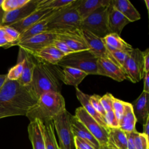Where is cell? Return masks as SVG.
Returning <instances> with one entry per match:
<instances>
[{"label":"cell","instance_id":"obj_1","mask_svg":"<svg viewBox=\"0 0 149 149\" xmlns=\"http://www.w3.org/2000/svg\"><path fill=\"white\" fill-rule=\"evenodd\" d=\"M37 101L27 86L21 85L17 80L6 79L0 89V119L26 116Z\"/></svg>","mask_w":149,"mask_h":149},{"label":"cell","instance_id":"obj_2","mask_svg":"<svg viewBox=\"0 0 149 149\" xmlns=\"http://www.w3.org/2000/svg\"><path fill=\"white\" fill-rule=\"evenodd\" d=\"M34 61L35 66L31 80L27 86L33 95L38 99L41 94L46 92L61 93V84L55 65L48 63L36 57Z\"/></svg>","mask_w":149,"mask_h":149},{"label":"cell","instance_id":"obj_3","mask_svg":"<svg viewBox=\"0 0 149 149\" xmlns=\"http://www.w3.org/2000/svg\"><path fill=\"white\" fill-rule=\"evenodd\" d=\"M66 109L65 101L61 93L48 91L41 94L36 103L27 113L30 121L38 119L42 123L53 120L59 113Z\"/></svg>","mask_w":149,"mask_h":149},{"label":"cell","instance_id":"obj_4","mask_svg":"<svg viewBox=\"0 0 149 149\" xmlns=\"http://www.w3.org/2000/svg\"><path fill=\"white\" fill-rule=\"evenodd\" d=\"M80 0H75L69 5L58 9L52 16L47 31L57 32L79 29L81 18L77 11Z\"/></svg>","mask_w":149,"mask_h":149},{"label":"cell","instance_id":"obj_5","mask_svg":"<svg viewBox=\"0 0 149 149\" xmlns=\"http://www.w3.org/2000/svg\"><path fill=\"white\" fill-rule=\"evenodd\" d=\"M98 59L89 50L74 52L64 56L56 65L76 68L88 75L97 74Z\"/></svg>","mask_w":149,"mask_h":149},{"label":"cell","instance_id":"obj_6","mask_svg":"<svg viewBox=\"0 0 149 149\" xmlns=\"http://www.w3.org/2000/svg\"><path fill=\"white\" fill-rule=\"evenodd\" d=\"M70 114L66 109L59 113L53 119L54 128L56 130L60 149H76L74 136L71 127Z\"/></svg>","mask_w":149,"mask_h":149},{"label":"cell","instance_id":"obj_7","mask_svg":"<svg viewBox=\"0 0 149 149\" xmlns=\"http://www.w3.org/2000/svg\"><path fill=\"white\" fill-rule=\"evenodd\" d=\"M108 6L101 7L81 20L80 30L88 31L100 38L109 34L107 24Z\"/></svg>","mask_w":149,"mask_h":149},{"label":"cell","instance_id":"obj_8","mask_svg":"<svg viewBox=\"0 0 149 149\" xmlns=\"http://www.w3.org/2000/svg\"><path fill=\"white\" fill-rule=\"evenodd\" d=\"M127 79L133 83L140 81L144 76L143 51L139 48H133L130 56L123 66Z\"/></svg>","mask_w":149,"mask_h":149},{"label":"cell","instance_id":"obj_9","mask_svg":"<svg viewBox=\"0 0 149 149\" xmlns=\"http://www.w3.org/2000/svg\"><path fill=\"white\" fill-rule=\"evenodd\" d=\"M74 116L96 139L100 146L107 144L109 130L100 125L82 107L76 108Z\"/></svg>","mask_w":149,"mask_h":149},{"label":"cell","instance_id":"obj_10","mask_svg":"<svg viewBox=\"0 0 149 149\" xmlns=\"http://www.w3.org/2000/svg\"><path fill=\"white\" fill-rule=\"evenodd\" d=\"M81 33L88 46L89 51L93 55H94L98 58L108 59L119 66L105 45L101 38L97 37L87 30H81Z\"/></svg>","mask_w":149,"mask_h":149},{"label":"cell","instance_id":"obj_11","mask_svg":"<svg viewBox=\"0 0 149 149\" xmlns=\"http://www.w3.org/2000/svg\"><path fill=\"white\" fill-rule=\"evenodd\" d=\"M52 33L56 38L64 42L74 52L89 50L80 29Z\"/></svg>","mask_w":149,"mask_h":149},{"label":"cell","instance_id":"obj_12","mask_svg":"<svg viewBox=\"0 0 149 149\" xmlns=\"http://www.w3.org/2000/svg\"><path fill=\"white\" fill-rule=\"evenodd\" d=\"M55 38V35L54 33L45 31L25 40L17 45L20 48L32 54L36 51L52 44Z\"/></svg>","mask_w":149,"mask_h":149},{"label":"cell","instance_id":"obj_13","mask_svg":"<svg viewBox=\"0 0 149 149\" xmlns=\"http://www.w3.org/2000/svg\"><path fill=\"white\" fill-rule=\"evenodd\" d=\"M97 74L107 76L119 82L127 79L123 69L112 61L106 58L98 59Z\"/></svg>","mask_w":149,"mask_h":149},{"label":"cell","instance_id":"obj_14","mask_svg":"<svg viewBox=\"0 0 149 149\" xmlns=\"http://www.w3.org/2000/svg\"><path fill=\"white\" fill-rule=\"evenodd\" d=\"M40 1L30 0L28 3L23 6L14 10L5 12L2 26H10L28 16L37 9Z\"/></svg>","mask_w":149,"mask_h":149},{"label":"cell","instance_id":"obj_15","mask_svg":"<svg viewBox=\"0 0 149 149\" xmlns=\"http://www.w3.org/2000/svg\"><path fill=\"white\" fill-rule=\"evenodd\" d=\"M56 69L59 77L66 85L77 87L84 79L88 75L85 72L72 67L59 66L62 69L56 68Z\"/></svg>","mask_w":149,"mask_h":149},{"label":"cell","instance_id":"obj_16","mask_svg":"<svg viewBox=\"0 0 149 149\" xmlns=\"http://www.w3.org/2000/svg\"><path fill=\"white\" fill-rule=\"evenodd\" d=\"M129 23L130 22L110 3L108 6L107 16L108 28L109 33H115L119 36L124 27Z\"/></svg>","mask_w":149,"mask_h":149},{"label":"cell","instance_id":"obj_17","mask_svg":"<svg viewBox=\"0 0 149 149\" xmlns=\"http://www.w3.org/2000/svg\"><path fill=\"white\" fill-rule=\"evenodd\" d=\"M55 10L56 9L52 10L37 9L34 12L29 15L28 16L8 26L13 28L20 34L29 28L30 26Z\"/></svg>","mask_w":149,"mask_h":149},{"label":"cell","instance_id":"obj_18","mask_svg":"<svg viewBox=\"0 0 149 149\" xmlns=\"http://www.w3.org/2000/svg\"><path fill=\"white\" fill-rule=\"evenodd\" d=\"M71 127L74 137L83 140L95 149H99L100 144L98 141L74 115L71 118Z\"/></svg>","mask_w":149,"mask_h":149},{"label":"cell","instance_id":"obj_19","mask_svg":"<svg viewBox=\"0 0 149 149\" xmlns=\"http://www.w3.org/2000/svg\"><path fill=\"white\" fill-rule=\"evenodd\" d=\"M149 93L143 91L132 104L137 122L143 125L149 116Z\"/></svg>","mask_w":149,"mask_h":149},{"label":"cell","instance_id":"obj_20","mask_svg":"<svg viewBox=\"0 0 149 149\" xmlns=\"http://www.w3.org/2000/svg\"><path fill=\"white\" fill-rule=\"evenodd\" d=\"M23 59V69L22 75L17 81L22 86H27L30 84L35 66L34 57L26 51L19 48V54Z\"/></svg>","mask_w":149,"mask_h":149},{"label":"cell","instance_id":"obj_21","mask_svg":"<svg viewBox=\"0 0 149 149\" xmlns=\"http://www.w3.org/2000/svg\"><path fill=\"white\" fill-rule=\"evenodd\" d=\"M31 55L52 65H56L65 56L52 44L47 45Z\"/></svg>","mask_w":149,"mask_h":149},{"label":"cell","instance_id":"obj_22","mask_svg":"<svg viewBox=\"0 0 149 149\" xmlns=\"http://www.w3.org/2000/svg\"><path fill=\"white\" fill-rule=\"evenodd\" d=\"M58 9L53 11L31 26H30L29 28L24 30L23 32L20 34L18 40H17L16 42V45H17L19 43L24 41L26 39H28L31 37H33L36 35H37L38 34L44 33L45 31H47V24L51 19L52 16L54 15V13Z\"/></svg>","mask_w":149,"mask_h":149},{"label":"cell","instance_id":"obj_23","mask_svg":"<svg viewBox=\"0 0 149 149\" xmlns=\"http://www.w3.org/2000/svg\"><path fill=\"white\" fill-rule=\"evenodd\" d=\"M27 132L33 149H46L40 121L38 119L30 122L27 127Z\"/></svg>","mask_w":149,"mask_h":149},{"label":"cell","instance_id":"obj_24","mask_svg":"<svg viewBox=\"0 0 149 149\" xmlns=\"http://www.w3.org/2000/svg\"><path fill=\"white\" fill-rule=\"evenodd\" d=\"M111 0H80L77 11L81 20L101 7L108 6Z\"/></svg>","mask_w":149,"mask_h":149},{"label":"cell","instance_id":"obj_25","mask_svg":"<svg viewBox=\"0 0 149 149\" xmlns=\"http://www.w3.org/2000/svg\"><path fill=\"white\" fill-rule=\"evenodd\" d=\"M111 3L130 22L141 19L140 14L129 0H111Z\"/></svg>","mask_w":149,"mask_h":149},{"label":"cell","instance_id":"obj_26","mask_svg":"<svg viewBox=\"0 0 149 149\" xmlns=\"http://www.w3.org/2000/svg\"><path fill=\"white\" fill-rule=\"evenodd\" d=\"M76 95L77 100L79 101L82 105V107L86 110V111L92 118H93L100 125H101L105 129L109 130V129L107 127L104 122V118L95 110V109L91 104L89 101V98L90 95L84 93L78 87H76Z\"/></svg>","mask_w":149,"mask_h":149},{"label":"cell","instance_id":"obj_27","mask_svg":"<svg viewBox=\"0 0 149 149\" xmlns=\"http://www.w3.org/2000/svg\"><path fill=\"white\" fill-rule=\"evenodd\" d=\"M137 120L133 113L132 105L130 103L125 102L123 115L119 121V128L126 133H129L136 130Z\"/></svg>","mask_w":149,"mask_h":149},{"label":"cell","instance_id":"obj_28","mask_svg":"<svg viewBox=\"0 0 149 149\" xmlns=\"http://www.w3.org/2000/svg\"><path fill=\"white\" fill-rule=\"evenodd\" d=\"M102 40L109 52L113 51H132L133 49L132 45L115 33H109L102 38Z\"/></svg>","mask_w":149,"mask_h":149},{"label":"cell","instance_id":"obj_29","mask_svg":"<svg viewBox=\"0 0 149 149\" xmlns=\"http://www.w3.org/2000/svg\"><path fill=\"white\" fill-rule=\"evenodd\" d=\"M107 144L115 149H127L126 133L119 128L109 129Z\"/></svg>","mask_w":149,"mask_h":149},{"label":"cell","instance_id":"obj_30","mask_svg":"<svg viewBox=\"0 0 149 149\" xmlns=\"http://www.w3.org/2000/svg\"><path fill=\"white\" fill-rule=\"evenodd\" d=\"M40 125L46 149H60L55 137L53 120L45 123L40 121Z\"/></svg>","mask_w":149,"mask_h":149},{"label":"cell","instance_id":"obj_31","mask_svg":"<svg viewBox=\"0 0 149 149\" xmlns=\"http://www.w3.org/2000/svg\"><path fill=\"white\" fill-rule=\"evenodd\" d=\"M75 0H40L38 9H59L72 3Z\"/></svg>","mask_w":149,"mask_h":149},{"label":"cell","instance_id":"obj_32","mask_svg":"<svg viewBox=\"0 0 149 149\" xmlns=\"http://www.w3.org/2000/svg\"><path fill=\"white\" fill-rule=\"evenodd\" d=\"M23 69V59L22 55L19 54L18 62L16 65L10 69L6 74L7 79L10 80H18L20 77Z\"/></svg>","mask_w":149,"mask_h":149},{"label":"cell","instance_id":"obj_33","mask_svg":"<svg viewBox=\"0 0 149 149\" xmlns=\"http://www.w3.org/2000/svg\"><path fill=\"white\" fill-rule=\"evenodd\" d=\"M30 0H3L1 8L5 12L18 9L29 2Z\"/></svg>","mask_w":149,"mask_h":149},{"label":"cell","instance_id":"obj_34","mask_svg":"<svg viewBox=\"0 0 149 149\" xmlns=\"http://www.w3.org/2000/svg\"><path fill=\"white\" fill-rule=\"evenodd\" d=\"M135 149H149L148 137L143 133L136 132L134 136Z\"/></svg>","mask_w":149,"mask_h":149},{"label":"cell","instance_id":"obj_35","mask_svg":"<svg viewBox=\"0 0 149 149\" xmlns=\"http://www.w3.org/2000/svg\"><path fill=\"white\" fill-rule=\"evenodd\" d=\"M132 51H111L110 52L116 61L118 62V63L119 65V66L123 69V66L126 61L130 56Z\"/></svg>","mask_w":149,"mask_h":149},{"label":"cell","instance_id":"obj_36","mask_svg":"<svg viewBox=\"0 0 149 149\" xmlns=\"http://www.w3.org/2000/svg\"><path fill=\"white\" fill-rule=\"evenodd\" d=\"M104 119L109 129L119 128V120L116 117L113 110L106 112L104 116Z\"/></svg>","mask_w":149,"mask_h":149},{"label":"cell","instance_id":"obj_37","mask_svg":"<svg viewBox=\"0 0 149 149\" xmlns=\"http://www.w3.org/2000/svg\"><path fill=\"white\" fill-rule=\"evenodd\" d=\"M125 101L117 99L115 97H114L113 99L112 110L119 121L123 115L125 108Z\"/></svg>","mask_w":149,"mask_h":149},{"label":"cell","instance_id":"obj_38","mask_svg":"<svg viewBox=\"0 0 149 149\" xmlns=\"http://www.w3.org/2000/svg\"><path fill=\"white\" fill-rule=\"evenodd\" d=\"M100 98L101 96L97 94H94L90 96L89 101L95 110L104 118L105 114V111L101 104Z\"/></svg>","mask_w":149,"mask_h":149},{"label":"cell","instance_id":"obj_39","mask_svg":"<svg viewBox=\"0 0 149 149\" xmlns=\"http://www.w3.org/2000/svg\"><path fill=\"white\" fill-rule=\"evenodd\" d=\"M113 98L114 97L109 93H107L102 97H101L100 102L105 112L112 110V103Z\"/></svg>","mask_w":149,"mask_h":149},{"label":"cell","instance_id":"obj_40","mask_svg":"<svg viewBox=\"0 0 149 149\" xmlns=\"http://www.w3.org/2000/svg\"><path fill=\"white\" fill-rule=\"evenodd\" d=\"M52 45L55 47L57 49H58L60 52H61L63 54H64L65 56L74 52L68 47V46L64 42L56 38L53 41Z\"/></svg>","mask_w":149,"mask_h":149},{"label":"cell","instance_id":"obj_41","mask_svg":"<svg viewBox=\"0 0 149 149\" xmlns=\"http://www.w3.org/2000/svg\"><path fill=\"white\" fill-rule=\"evenodd\" d=\"M14 45V42L0 26V47L9 48Z\"/></svg>","mask_w":149,"mask_h":149},{"label":"cell","instance_id":"obj_42","mask_svg":"<svg viewBox=\"0 0 149 149\" xmlns=\"http://www.w3.org/2000/svg\"><path fill=\"white\" fill-rule=\"evenodd\" d=\"M2 28L4 30L7 35L12 39V40L14 42V45H16V42L18 40L20 33L14 29L13 28L8 26H2Z\"/></svg>","mask_w":149,"mask_h":149},{"label":"cell","instance_id":"obj_43","mask_svg":"<svg viewBox=\"0 0 149 149\" xmlns=\"http://www.w3.org/2000/svg\"><path fill=\"white\" fill-rule=\"evenodd\" d=\"M74 144L76 148L78 149H95L90 144L85 142L83 140L75 137H74Z\"/></svg>","mask_w":149,"mask_h":149},{"label":"cell","instance_id":"obj_44","mask_svg":"<svg viewBox=\"0 0 149 149\" xmlns=\"http://www.w3.org/2000/svg\"><path fill=\"white\" fill-rule=\"evenodd\" d=\"M136 132V130L129 133L125 132L127 136V149H135L134 144V136Z\"/></svg>","mask_w":149,"mask_h":149},{"label":"cell","instance_id":"obj_45","mask_svg":"<svg viewBox=\"0 0 149 149\" xmlns=\"http://www.w3.org/2000/svg\"><path fill=\"white\" fill-rule=\"evenodd\" d=\"M144 55V72H149V49L147 48L143 51Z\"/></svg>","mask_w":149,"mask_h":149},{"label":"cell","instance_id":"obj_46","mask_svg":"<svg viewBox=\"0 0 149 149\" xmlns=\"http://www.w3.org/2000/svg\"><path fill=\"white\" fill-rule=\"evenodd\" d=\"M143 79H144V87H143V91L149 93V72L145 73Z\"/></svg>","mask_w":149,"mask_h":149},{"label":"cell","instance_id":"obj_47","mask_svg":"<svg viewBox=\"0 0 149 149\" xmlns=\"http://www.w3.org/2000/svg\"><path fill=\"white\" fill-rule=\"evenodd\" d=\"M143 125V133L148 137V133H149V116L147 117Z\"/></svg>","mask_w":149,"mask_h":149},{"label":"cell","instance_id":"obj_48","mask_svg":"<svg viewBox=\"0 0 149 149\" xmlns=\"http://www.w3.org/2000/svg\"><path fill=\"white\" fill-rule=\"evenodd\" d=\"M7 79L6 74H0V89Z\"/></svg>","mask_w":149,"mask_h":149},{"label":"cell","instance_id":"obj_49","mask_svg":"<svg viewBox=\"0 0 149 149\" xmlns=\"http://www.w3.org/2000/svg\"><path fill=\"white\" fill-rule=\"evenodd\" d=\"M5 12L3 10L1 7H0V26H2V22H3V19L4 17Z\"/></svg>","mask_w":149,"mask_h":149},{"label":"cell","instance_id":"obj_50","mask_svg":"<svg viewBox=\"0 0 149 149\" xmlns=\"http://www.w3.org/2000/svg\"><path fill=\"white\" fill-rule=\"evenodd\" d=\"M99 149H115L110 146H109L107 144H105V145H102V146H100Z\"/></svg>","mask_w":149,"mask_h":149},{"label":"cell","instance_id":"obj_51","mask_svg":"<svg viewBox=\"0 0 149 149\" xmlns=\"http://www.w3.org/2000/svg\"><path fill=\"white\" fill-rule=\"evenodd\" d=\"M144 2L146 3V7H147V11L148 12V11H149V1L148 0H144Z\"/></svg>","mask_w":149,"mask_h":149},{"label":"cell","instance_id":"obj_52","mask_svg":"<svg viewBox=\"0 0 149 149\" xmlns=\"http://www.w3.org/2000/svg\"><path fill=\"white\" fill-rule=\"evenodd\" d=\"M3 0H0V7H1V5L3 3Z\"/></svg>","mask_w":149,"mask_h":149},{"label":"cell","instance_id":"obj_53","mask_svg":"<svg viewBox=\"0 0 149 149\" xmlns=\"http://www.w3.org/2000/svg\"><path fill=\"white\" fill-rule=\"evenodd\" d=\"M76 149H78V148H76Z\"/></svg>","mask_w":149,"mask_h":149}]
</instances>
